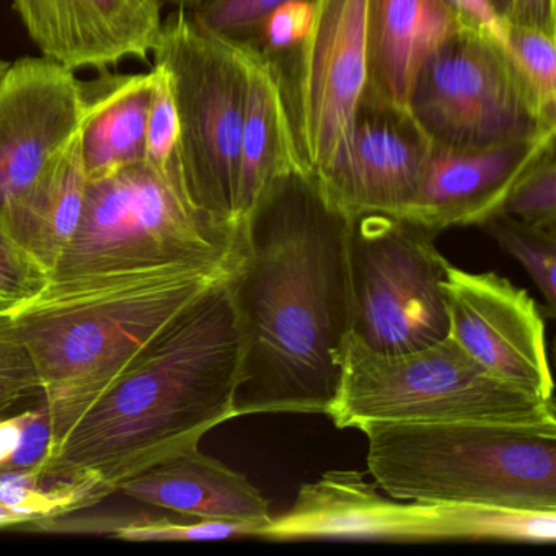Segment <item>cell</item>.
<instances>
[{
  "label": "cell",
  "instance_id": "cell-40",
  "mask_svg": "<svg viewBox=\"0 0 556 556\" xmlns=\"http://www.w3.org/2000/svg\"><path fill=\"white\" fill-rule=\"evenodd\" d=\"M164 2H168V0H164Z\"/></svg>",
  "mask_w": 556,
  "mask_h": 556
},
{
  "label": "cell",
  "instance_id": "cell-10",
  "mask_svg": "<svg viewBox=\"0 0 556 556\" xmlns=\"http://www.w3.org/2000/svg\"><path fill=\"white\" fill-rule=\"evenodd\" d=\"M448 334L497 379L553 400L545 314L526 289L497 273H468L447 263Z\"/></svg>",
  "mask_w": 556,
  "mask_h": 556
},
{
  "label": "cell",
  "instance_id": "cell-23",
  "mask_svg": "<svg viewBox=\"0 0 556 556\" xmlns=\"http://www.w3.org/2000/svg\"><path fill=\"white\" fill-rule=\"evenodd\" d=\"M451 506L464 542L555 543L556 510Z\"/></svg>",
  "mask_w": 556,
  "mask_h": 556
},
{
  "label": "cell",
  "instance_id": "cell-6",
  "mask_svg": "<svg viewBox=\"0 0 556 556\" xmlns=\"http://www.w3.org/2000/svg\"><path fill=\"white\" fill-rule=\"evenodd\" d=\"M243 252L242 227L216 226L142 162L90 181L79 229L50 282L220 262Z\"/></svg>",
  "mask_w": 556,
  "mask_h": 556
},
{
  "label": "cell",
  "instance_id": "cell-17",
  "mask_svg": "<svg viewBox=\"0 0 556 556\" xmlns=\"http://www.w3.org/2000/svg\"><path fill=\"white\" fill-rule=\"evenodd\" d=\"M138 503L188 519L242 520L265 527L269 503L245 475L197 447L155 462L119 484Z\"/></svg>",
  "mask_w": 556,
  "mask_h": 556
},
{
  "label": "cell",
  "instance_id": "cell-37",
  "mask_svg": "<svg viewBox=\"0 0 556 556\" xmlns=\"http://www.w3.org/2000/svg\"><path fill=\"white\" fill-rule=\"evenodd\" d=\"M493 11L496 12L497 17L503 18L507 24L509 18L510 8H513V0H488Z\"/></svg>",
  "mask_w": 556,
  "mask_h": 556
},
{
  "label": "cell",
  "instance_id": "cell-11",
  "mask_svg": "<svg viewBox=\"0 0 556 556\" xmlns=\"http://www.w3.org/2000/svg\"><path fill=\"white\" fill-rule=\"evenodd\" d=\"M80 118L74 71L45 56L21 58L5 67L0 76V224L5 229L79 132Z\"/></svg>",
  "mask_w": 556,
  "mask_h": 556
},
{
  "label": "cell",
  "instance_id": "cell-32",
  "mask_svg": "<svg viewBox=\"0 0 556 556\" xmlns=\"http://www.w3.org/2000/svg\"><path fill=\"white\" fill-rule=\"evenodd\" d=\"M315 17V0H289L271 12L256 30L266 53H282L301 47Z\"/></svg>",
  "mask_w": 556,
  "mask_h": 556
},
{
  "label": "cell",
  "instance_id": "cell-36",
  "mask_svg": "<svg viewBox=\"0 0 556 556\" xmlns=\"http://www.w3.org/2000/svg\"><path fill=\"white\" fill-rule=\"evenodd\" d=\"M28 526L27 520L12 510L0 507V529H9V527Z\"/></svg>",
  "mask_w": 556,
  "mask_h": 556
},
{
  "label": "cell",
  "instance_id": "cell-33",
  "mask_svg": "<svg viewBox=\"0 0 556 556\" xmlns=\"http://www.w3.org/2000/svg\"><path fill=\"white\" fill-rule=\"evenodd\" d=\"M458 27L490 35L504 47L507 24L497 17L488 0H441Z\"/></svg>",
  "mask_w": 556,
  "mask_h": 556
},
{
  "label": "cell",
  "instance_id": "cell-13",
  "mask_svg": "<svg viewBox=\"0 0 556 556\" xmlns=\"http://www.w3.org/2000/svg\"><path fill=\"white\" fill-rule=\"evenodd\" d=\"M431 152V141L408 109L364 93L346 142L314 177L325 200L350 219L405 216Z\"/></svg>",
  "mask_w": 556,
  "mask_h": 556
},
{
  "label": "cell",
  "instance_id": "cell-5",
  "mask_svg": "<svg viewBox=\"0 0 556 556\" xmlns=\"http://www.w3.org/2000/svg\"><path fill=\"white\" fill-rule=\"evenodd\" d=\"M338 429L399 422H556L553 400L497 379L451 337L405 353H379L348 334L327 415Z\"/></svg>",
  "mask_w": 556,
  "mask_h": 556
},
{
  "label": "cell",
  "instance_id": "cell-35",
  "mask_svg": "<svg viewBox=\"0 0 556 556\" xmlns=\"http://www.w3.org/2000/svg\"><path fill=\"white\" fill-rule=\"evenodd\" d=\"M27 419L28 409L18 415H0V471L17 470Z\"/></svg>",
  "mask_w": 556,
  "mask_h": 556
},
{
  "label": "cell",
  "instance_id": "cell-20",
  "mask_svg": "<svg viewBox=\"0 0 556 556\" xmlns=\"http://www.w3.org/2000/svg\"><path fill=\"white\" fill-rule=\"evenodd\" d=\"M455 25L441 0H366L364 93L406 109L419 63Z\"/></svg>",
  "mask_w": 556,
  "mask_h": 556
},
{
  "label": "cell",
  "instance_id": "cell-34",
  "mask_svg": "<svg viewBox=\"0 0 556 556\" xmlns=\"http://www.w3.org/2000/svg\"><path fill=\"white\" fill-rule=\"evenodd\" d=\"M507 25L535 28L556 37V0H513Z\"/></svg>",
  "mask_w": 556,
  "mask_h": 556
},
{
  "label": "cell",
  "instance_id": "cell-24",
  "mask_svg": "<svg viewBox=\"0 0 556 556\" xmlns=\"http://www.w3.org/2000/svg\"><path fill=\"white\" fill-rule=\"evenodd\" d=\"M497 245L520 263L545 299L549 318L556 315V230L540 229L496 214L483 224Z\"/></svg>",
  "mask_w": 556,
  "mask_h": 556
},
{
  "label": "cell",
  "instance_id": "cell-9",
  "mask_svg": "<svg viewBox=\"0 0 556 556\" xmlns=\"http://www.w3.org/2000/svg\"><path fill=\"white\" fill-rule=\"evenodd\" d=\"M438 236L403 216L351 219V334L364 346L405 353L447 337L442 281L448 262L435 249Z\"/></svg>",
  "mask_w": 556,
  "mask_h": 556
},
{
  "label": "cell",
  "instance_id": "cell-27",
  "mask_svg": "<svg viewBox=\"0 0 556 556\" xmlns=\"http://www.w3.org/2000/svg\"><path fill=\"white\" fill-rule=\"evenodd\" d=\"M262 527L242 520L159 519L129 520L110 527L105 533L115 539L131 542H203V540H227L237 536H255Z\"/></svg>",
  "mask_w": 556,
  "mask_h": 556
},
{
  "label": "cell",
  "instance_id": "cell-22",
  "mask_svg": "<svg viewBox=\"0 0 556 556\" xmlns=\"http://www.w3.org/2000/svg\"><path fill=\"white\" fill-rule=\"evenodd\" d=\"M105 497L89 481L50 478L43 470L0 471V507L24 517L28 526L61 519Z\"/></svg>",
  "mask_w": 556,
  "mask_h": 556
},
{
  "label": "cell",
  "instance_id": "cell-31",
  "mask_svg": "<svg viewBox=\"0 0 556 556\" xmlns=\"http://www.w3.org/2000/svg\"><path fill=\"white\" fill-rule=\"evenodd\" d=\"M286 2L289 0H204L190 15L207 34L247 45L262 22Z\"/></svg>",
  "mask_w": 556,
  "mask_h": 556
},
{
  "label": "cell",
  "instance_id": "cell-4",
  "mask_svg": "<svg viewBox=\"0 0 556 556\" xmlns=\"http://www.w3.org/2000/svg\"><path fill=\"white\" fill-rule=\"evenodd\" d=\"M363 432L369 473L395 500L556 510V422H399Z\"/></svg>",
  "mask_w": 556,
  "mask_h": 556
},
{
  "label": "cell",
  "instance_id": "cell-3",
  "mask_svg": "<svg viewBox=\"0 0 556 556\" xmlns=\"http://www.w3.org/2000/svg\"><path fill=\"white\" fill-rule=\"evenodd\" d=\"M243 256L245 252L220 262L50 282L14 312L50 413L51 452L178 315L236 275Z\"/></svg>",
  "mask_w": 556,
  "mask_h": 556
},
{
  "label": "cell",
  "instance_id": "cell-7",
  "mask_svg": "<svg viewBox=\"0 0 556 556\" xmlns=\"http://www.w3.org/2000/svg\"><path fill=\"white\" fill-rule=\"evenodd\" d=\"M174 86L181 168L193 206L216 226L236 223L240 139L247 106V48L198 27L178 9L162 22L152 50Z\"/></svg>",
  "mask_w": 556,
  "mask_h": 556
},
{
  "label": "cell",
  "instance_id": "cell-8",
  "mask_svg": "<svg viewBox=\"0 0 556 556\" xmlns=\"http://www.w3.org/2000/svg\"><path fill=\"white\" fill-rule=\"evenodd\" d=\"M406 109L432 148L471 151L555 129L506 48L455 25L419 63Z\"/></svg>",
  "mask_w": 556,
  "mask_h": 556
},
{
  "label": "cell",
  "instance_id": "cell-38",
  "mask_svg": "<svg viewBox=\"0 0 556 556\" xmlns=\"http://www.w3.org/2000/svg\"><path fill=\"white\" fill-rule=\"evenodd\" d=\"M170 4L177 5L178 9H185V11H193L198 5L203 4L204 0H168Z\"/></svg>",
  "mask_w": 556,
  "mask_h": 556
},
{
  "label": "cell",
  "instance_id": "cell-18",
  "mask_svg": "<svg viewBox=\"0 0 556 556\" xmlns=\"http://www.w3.org/2000/svg\"><path fill=\"white\" fill-rule=\"evenodd\" d=\"M245 48L247 106L236 198L239 227L276 180L311 172L295 139L278 67L262 51L250 45Z\"/></svg>",
  "mask_w": 556,
  "mask_h": 556
},
{
  "label": "cell",
  "instance_id": "cell-30",
  "mask_svg": "<svg viewBox=\"0 0 556 556\" xmlns=\"http://www.w3.org/2000/svg\"><path fill=\"white\" fill-rule=\"evenodd\" d=\"M31 396H41L37 370L15 327L14 312L0 311V415Z\"/></svg>",
  "mask_w": 556,
  "mask_h": 556
},
{
  "label": "cell",
  "instance_id": "cell-25",
  "mask_svg": "<svg viewBox=\"0 0 556 556\" xmlns=\"http://www.w3.org/2000/svg\"><path fill=\"white\" fill-rule=\"evenodd\" d=\"M154 73L155 89L146 129L144 164L159 177L187 193L181 168L180 122L174 86L164 67L154 64Z\"/></svg>",
  "mask_w": 556,
  "mask_h": 556
},
{
  "label": "cell",
  "instance_id": "cell-39",
  "mask_svg": "<svg viewBox=\"0 0 556 556\" xmlns=\"http://www.w3.org/2000/svg\"><path fill=\"white\" fill-rule=\"evenodd\" d=\"M8 66H9L8 61H4V60H2V58H0V76H2V73H4L5 67H8Z\"/></svg>",
  "mask_w": 556,
  "mask_h": 556
},
{
  "label": "cell",
  "instance_id": "cell-14",
  "mask_svg": "<svg viewBox=\"0 0 556 556\" xmlns=\"http://www.w3.org/2000/svg\"><path fill=\"white\" fill-rule=\"evenodd\" d=\"M256 539L366 540V542H457L451 504L383 496L356 470H330L302 484L291 509L271 517Z\"/></svg>",
  "mask_w": 556,
  "mask_h": 556
},
{
  "label": "cell",
  "instance_id": "cell-1",
  "mask_svg": "<svg viewBox=\"0 0 556 556\" xmlns=\"http://www.w3.org/2000/svg\"><path fill=\"white\" fill-rule=\"evenodd\" d=\"M232 278L242 337L236 415H327L353 330L351 219L312 172L279 178L242 223Z\"/></svg>",
  "mask_w": 556,
  "mask_h": 556
},
{
  "label": "cell",
  "instance_id": "cell-2",
  "mask_svg": "<svg viewBox=\"0 0 556 556\" xmlns=\"http://www.w3.org/2000/svg\"><path fill=\"white\" fill-rule=\"evenodd\" d=\"M232 278L207 289L116 377L51 452L47 477L89 481L110 496L237 418L242 337Z\"/></svg>",
  "mask_w": 556,
  "mask_h": 556
},
{
  "label": "cell",
  "instance_id": "cell-12",
  "mask_svg": "<svg viewBox=\"0 0 556 556\" xmlns=\"http://www.w3.org/2000/svg\"><path fill=\"white\" fill-rule=\"evenodd\" d=\"M366 86V0H315L299 66V144L312 174L343 148Z\"/></svg>",
  "mask_w": 556,
  "mask_h": 556
},
{
  "label": "cell",
  "instance_id": "cell-15",
  "mask_svg": "<svg viewBox=\"0 0 556 556\" xmlns=\"http://www.w3.org/2000/svg\"><path fill=\"white\" fill-rule=\"evenodd\" d=\"M164 0H12L41 56L67 70L103 71L148 61L161 34Z\"/></svg>",
  "mask_w": 556,
  "mask_h": 556
},
{
  "label": "cell",
  "instance_id": "cell-29",
  "mask_svg": "<svg viewBox=\"0 0 556 556\" xmlns=\"http://www.w3.org/2000/svg\"><path fill=\"white\" fill-rule=\"evenodd\" d=\"M48 285L47 268L0 224V311H17Z\"/></svg>",
  "mask_w": 556,
  "mask_h": 556
},
{
  "label": "cell",
  "instance_id": "cell-26",
  "mask_svg": "<svg viewBox=\"0 0 556 556\" xmlns=\"http://www.w3.org/2000/svg\"><path fill=\"white\" fill-rule=\"evenodd\" d=\"M504 48L542 115L556 123V37L507 25Z\"/></svg>",
  "mask_w": 556,
  "mask_h": 556
},
{
  "label": "cell",
  "instance_id": "cell-19",
  "mask_svg": "<svg viewBox=\"0 0 556 556\" xmlns=\"http://www.w3.org/2000/svg\"><path fill=\"white\" fill-rule=\"evenodd\" d=\"M79 84L80 154L89 184L142 164L155 89L154 70L142 74L103 70L93 79Z\"/></svg>",
  "mask_w": 556,
  "mask_h": 556
},
{
  "label": "cell",
  "instance_id": "cell-28",
  "mask_svg": "<svg viewBox=\"0 0 556 556\" xmlns=\"http://www.w3.org/2000/svg\"><path fill=\"white\" fill-rule=\"evenodd\" d=\"M497 214L540 229L556 230L555 149L545 152L517 181Z\"/></svg>",
  "mask_w": 556,
  "mask_h": 556
},
{
  "label": "cell",
  "instance_id": "cell-21",
  "mask_svg": "<svg viewBox=\"0 0 556 556\" xmlns=\"http://www.w3.org/2000/svg\"><path fill=\"white\" fill-rule=\"evenodd\" d=\"M87 188L77 132L9 224V232L47 268L50 278L79 229Z\"/></svg>",
  "mask_w": 556,
  "mask_h": 556
},
{
  "label": "cell",
  "instance_id": "cell-16",
  "mask_svg": "<svg viewBox=\"0 0 556 556\" xmlns=\"http://www.w3.org/2000/svg\"><path fill=\"white\" fill-rule=\"evenodd\" d=\"M555 129L471 151L432 148L415 200L405 216L441 233L483 226L496 216L517 181L549 149Z\"/></svg>",
  "mask_w": 556,
  "mask_h": 556
}]
</instances>
